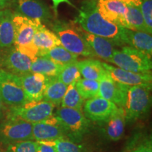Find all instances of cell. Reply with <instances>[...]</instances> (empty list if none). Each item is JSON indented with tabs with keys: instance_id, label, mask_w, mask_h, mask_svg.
<instances>
[{
	"instance_id": "obj_1",
	"label": "cell",
	"mask_w": 152,
	"mask_h": 152,
	"mask_svg": "<svg viewBox=\"0 0 152 152\" xmlns=\"http://www.w3.org/2000/svg\"><path fill=\"white\" fill-rule=\"evenodd\" d=\"M75 23L86 33L111 39L116 46H123L126 42V28L104 19L96 10L92 0L85 2L79 11Z\"/></svg>"
},
{
	"instance_id": "obj_2",
	"label": "cell",
	"mask_w": 152,
	"mask_h": 152,
	"mask_svg": "<svg viewBox=\"0 0 152 152\" xmlns=\"http://www.w3.org/2000/svg\"><path fill=\"white\" fill-rule=\"evenodd\" d=\"M54 33L57 35L61 45L70 52L86 57H94L90 45L85 39L83 30L77 28L73 23L56 21L52 26Z\"/></svg>"
},
{
	"instance_id": "obj_3",
	"label": "cell",
	"mask_w": 152,
	"mask_h": 152,
	"mask_svg": "<svg viewBox=\"0 0 152 152\" xmlns=\"http://www.w3.org/2000/svg\"><path fill=\"white\" fill-rule=\"evenodd\" d=\"M13 22L15 30V48L33 59H35L39 50L33 45V39L38 26L42 24V22L39 20L28 18L18 13L14 14Z\"/></svg>"
},
{
	"instance_id": "obj_4",
	"label": "cell",
	"mask_w": 152,
	"mask_h": 152,
	"mask_svg": "<svg viewBox=\"0 0 152 152\" xmlns=\"http://www.w3.org/2000/svg\"><path fill=\"white\" fill-rule=\"evenodd\" d=\"M54 115L70 140L80 142L90 132L91 122L85 116L83 111L60 107L56 109Z\"/></svg>"
},
{
	"instance_id": "obj_5",
	"label": "cell",
	"mask_w": 152,
	"mask_h": 152,
	"mask_svg": "<svg viewBox=\"0 0 152 152\" xmlns=\"http://www.w3.org/2000/svg\"><path fill=\"white\" fill-rule=\"evenodd\" d=\"M121 69L134 73H151V57L132 47L115 49L109 61Z\"/></svg>"
},
{
	"instance_id": "obj_6",
	"label": "cell",
	"mask_w": 152,
	"mask_h": 152,
	"mask_svg": "<svg viewBox=\"0 0 152 152\" xmlns=\"http://www.w3.org/2000/svg\"><path fill=\"white\" fill-rule=\"evenodd\" d=\"M150 91L144 87H128L123 107L126 123L134 122L147 114L151 104Z\"/></svg>"
},
{
	"instance_id": "obj_7",
	"label": "cell",
	"mask_w": 152,
	"mask_h": 152,
	"mask_svg": "<svg viewBox=\"0 0 152 152\" xmlns=\"http://www.w3.org/2000/svg\"><path fill=\"white\" fill-rule=\"evenodd\" d=\"M34 140L33 124L14 115L6 114V118L0 122V145Z\"/></svg>"
},
{
	"instance_id": "obj_8",
	"label": "cell",
	"mask_w": 152,
	"mask_h": 152,
	"mask_svg": "<svg viewBox=\"0 0 152 152\" xmlns=\"http://www.w3.org/2000/svg\"><path fill=\"white\" fill-rule=\"evenodd\" d=\"M0 97L10 108L20 106L28 102L19 82L18 75L0 68Z\"/></svg>"
},
{
	"instance_id": "obj_9",
	"label": "cell",
	"mask_w": 152,
	"mask_h": 152,
	"mask_svg": "<svg viewBox=\"0 0 152 152\" xmlns=\"http://www.w3.org/2000/svg\"><path fill=\"white\" fill-rule=\"evenodd\" d=\"M54 107V104L44 100L28 102L22 106L10 108L7 114L18 117L33 124L42 122L50 117L53 114Z\"/></svg>"
},
{
	"instance_id": "obj_10",
	"label": "cell",
	"mask_w": 152,
	"mask_h": 152,
	"mask_svg": "<svg viewBox=\"0 0 152 152\" xmlns=\"http://www.w3.org/2000/svg\"><path fill=\"white\" fill-rule=\"evenodd\" d=\"M107 73L114 81L126 86H140L151 90V73H134L102 63Z\"/></svg>"
},
{
	"instance_id": "obj_11",
	"label": "cell",
	"mask_w": 152,
	"mask_h": 152,
	"mask_svg": "<svg viewBox=\"0 0 152 152\" xmlns=\"http://www.w3.org/2000/svg\"><path fill=\"white\" fill-rule=\"evenodd\" d=\"M34 60L19 52L15 47H11L2 56L0 64L5 71L17 75H22L30 73Z\"/></svg>"
},
{
	"instance_id": "obj_12",
	"label": "cell",
	"mask_w": 152,
	"mask_h": 152,
	"mask_svg": "<svg viewBox=\"0 0 152 152\" xmlns=\"http://www.w3.org/2000/svg\"><path fill=\"white\" fill-rule=\"evenodd\" d=\"M117 107L113 102L97 96L87 99L85 102L83 112L85 116L90 121L102 123L109 118Z\"/></svg>"
},
{
	"instance_id": "obj_13",
	"label": "cell",
	"mask_w": 152,
	"mask_h": 152,
	"mask_svg": "<svg viewBox=\"0 0 152 152\" xmlns=\"http://www.w3.org/2000/svg\"><path fill=\"white\" fill-rule=\"evenodd\" d=\"M99 124L100 131L104 138L111 142L118 141L124 135L126 125L124 109L118 106L109 118Z\"/></svg>"
},
{
	"instance_id": "obj_14",
	"label": "cell",
	"mask_w": 152,
	"mask_h": 152,
	"mask_svg": "<svg viewBox=\"0 0 152 152\" xmlns=\"http://www.w3.org/2000/svg\"><path fill=\"white\" fill-rule=\"evenodd\" d=\"M48 77L42 74L33 73L18 75L19 82L28 102L42 100Z\"/></svg>"
},
{
	"instance_id": "obj_15",
	"label": "cell",
	"mask_w": 152,
	"mask_h": 152,
	"mask_svg": "<svg viewBox=\"0 0 152 152\" xmlns=\"http://www.w3.org/2000/svg\"><path fill=\"white\" fill-rule=\"evenodd\" d=\"M99 96L113 102L118 107H124L128 87L114 81L106 74L99 81Z\"/></svg>"
},
{
	"instance_id": "obj_16",
	"label": "cell",
	"mask_w": 152,
	"mask_h": 152,
	"mask_svg": "<svg viewBox=\"0 0 152 152\" xmlns=\"http://www.w3.org/2000/svg\"><path fill=\"white\" fill-rule=\"evenodd\" d=\"M95 7L101 16L108 21L125 27L128 7L118 0H95Z\"/></svg>"
},
{
	"instance_id": "obj_17",
	"label": "cell",
	"mask_w": 152,
	"mask_h": 152,
	"mask_svg": "<svg viewBox=\"0 0 152 152\" xmlns=\"http://www.w3.org/2000/svg\"><path fill=\"white\" fill-rule=\"evenodd\" d=\"M18 14L41 22H49L53 19L50 9L41 0H16Z\"/></svg>"
},
{
	"instance_id": "obj_18",
	"label": "cell",
	"mask_w": 152,
	"mask_h": 152,
	"mask_svg": "<svg viewBox=\"0 0 152 152\" xmlns=\"http://www.w3.org/2000/svg\"><path fill=\"white\" fill-rule=\"evenodd\" d=\"M83 35L85 39L90 45L95 56L109 61L112 54L115 50V43L111 39L86 33L83 30Z\"/></svg>"
},
{
	"instance_id": "obj_19",
	"label": "cell",
	"mask_w": 152,
	"mask_h": 152,
	"mask_svg": "<svg viewBox=\"0 0 152 152\" xmlns=\"http://www.w3.org/2000/svg\"><path fill=\"white\" fill-rule=\"evenodd\" d=\"M33 137L37 142L55 141L58 138L67 137L59 123H50L44 121L33 123Z\"/></svg>"
},
{
	"instance_id": "obj_20",
	"label": "cell",
	"mask_w": 152,
	"mask_h": 152,
	"mask_svg": "<svg viewBox=\"0 0 152 152\" xmlns=\"http://www.w3.org/2000/svg\"><path fill=\"white\" fill-rule=\"evenodd\" d=\"M14 14L9 9L0 11V47L8 48L14 44Z\"/></svg>"
},
{
	"instance_id": "obj_21",
	"label": "cell",
	"mask_w": 152,
	"mask_h": 152,
	"mask_svg": "<svg viewBox=\"0 0 152 152\" xmlns=\"http://www.w3.org/2000/svg\"><path fill=\"white\" fill-rule=\"evenodd\" d=\"M33 44L39 52L47 51L53 47L61 45L56 34L47 29L42 23L38 26L36 30L33 37Z\"/></svg>"
},
{
	"instance_id": "obj_22",
	"label": "cell",
	"mask_w": 152,
	"mask_h": 152,
	"mask_svg": "<svg viewBox=\"0 0 152 152\" xmlns=\"http://www.w3.org/2000/svg\"><path fill=\"white\" fill-rule=\"evenodd\" d=\"M67 85L56 77H49L47 80L42 100L50 102L55 106H60L61 102L67 90Z\"/></svg>"
},
{
	"instance_id": "obj_23",
	"label": "cell",
	"mask_w": 152,
	"mask_h": 152,
	"mask_svg": "<svg viewBox=\"0 0 152 152\" xmlns=\"http://www.w3.org/2000/svg\"><path fill=\"white\" fill-rule=\"evenodd\" d=\"M133 48L144 53L147 56L152 54L151 34L145 32L133 31L126 29V42Z\"/></svg>"
},
{
	"instance_id": "obj_24",
	"label": "cell",
	"mask_w": 152,
	"mask_h": 152,
	"mask_svg": "<svg viewBox=\"0 0 152 152\" xmlns=\"http://www.w3.org/2000/svg\"><path fill=\"white\" fill-rule=\"evenodd\" d=\"M77 66L80 75L85 79L99 81L107 74L103 64L96 59L87 58L77 61Z\"/></svg>"
},
{
	"instance_id": "obj_25",
	"label": "cell",
	"mask_w": 152,
	"mask_h": 152,
	"mask_svg": "<svg viewBox=\"0 0 152 152\" xmlns=\"http://www.w3.org/2000/svg\"><path fill=\"white\" fill-rule=\"evenodd\" d=\"M63 67L64 65L57 64L49 58L37 56L32 64L30 73H40L47 77H56Z\"/></svg>"
},
{
	"instance_id": "obj_26",
	"label": "cell",
	"mask_w": 152,
	"mask_h": 152,
	"mask_svg": "<svg viewBox=\"0 0 152 152\" xmlns=\"http://www.w3.org/2000/svg\"><path fill=\"white\" fill-rule=\"evenodd\" d=\"M37 56L45 57V58L52 60L53 61L57 64L64 66L77 62V58H78L77 55L70 52L61 45L53 47L47 51L39 52Z\"/></svg>"
},
{
	"instance_id": "obj_27",
	"label": "cell",
	"mask_w": 152,
	"mask_h": 152,
	"mask_svg": "<svg viewBox=\"0 0 152 152\" xmlns=\"http://www.w3.org/2000/svg\"><path fill=\"white\" fill-rule=\"evenodd\" d=\"M127 7L128 10L125 17L124 28L133 31H141L148 33L140 7L132 5H127Z\"/></svg>"
},
{
	"instance_id": "obj_28",
	"label": "cell",
	"mask_w": 152,
	"mask_h": 152,
	"mask_svg": "<svg viewBox=\"0 0 152 152\" xmlns=\"http://www.w3.org/2000/svg\"><path fill=\"white\" fill-rule=\"evenodd\" d=\"M75 83H73L67 87V90L61 102V107L71 108L83 111L85 99L80 95L75 87Z\"/></svg>"
},
{
	"instance_id": "obj_29",
	"label": "cell",
	"mask_w": 152,
	"mask_h": 152,
	"mask_svg": "<svg viewBox=\"0 0 152 152\" xmlns=\"http://www.w3.org/2000/svg\"><path fill=\"white\" fill-rule=\"evenodd\" d=\"M75 87L80 95L85 100L99 96V81L80 78L76 82Z\"/></svg>"
},
{
	"instance_id": "obj_30",
	"label": "cell",
	"mask_w": 152,
	"mask_h": 152,
	"mask_svg": "<svg viewBox=\"0 0 152 152\" xmlns=\"http://www.w3.org/2000/svg\"><path fill=\"white\" fill-rule=\"evenodd\" d=\"M77 62L64 65L56 77L68 86L81 78V75L77 66Z\"/></svg>"
},
{
	"instance_id": "obj_31",
	"label": "cell",
	"mask_w": 152,
	"mask_h": 152,
	"mask_svg": "<svg viewBox=\"0 0 152 152\" xmlns=\"http://www.w3.org/2000/svg\"><path fill=\"white\" fill-rule=\"evenodd\" d=\"M56 152H87L86 147L80 142L68 137L58 138L55 140Z\"/></svg>"
},
{
	"instance_id": "obj_32",
	"label": "cell",
	"mask_w": 152,
	"mask_h": 152,
	"mask_svg": "<svg viewBox=\"0 0 152 152\" xmlns=\"http://www.w3.org/2000/svg\"><path fill=\"white\" fill-rule=\"evenodd\" d=\"M5 152H37L38 142L35 140H26L4 146Z\"/></svg>"
},
{
	"instance_id": "obj_33",
	"label": "cell",
	"mask_w": 152,
	"mask_h": 152,
	"mask_svg": "<svg viewBox=\"0 0 152 152\" xmlns=\"http://www.w3.org/2000/svg\"><path fill=\"white\" fill-rule=\"evenodd\" d=\"M148 33H152V0H142L140 7Z\"/></svg>"
},
{
	"instance_id": "obj_34",
	"label": "cell",
	"mask_w": 152,
	"mask_h": 152,
	"mask_svg": "<svg viewBox=\"0 0 152 152\" xmlns=\"http://www.w3.org/2000/svg\"><path fill=\"white\" fill-rule=\"evenodd\" d=\"M125 152H152V142L151 139H144L138 144L137 147H133L130 151Z\"/></svg>"
},
{
	"instance_id": "obj_35",
	"label": "cell",
	"mask_w": 152,
	"mask_h": 152,
	"mask_svg": "<svg viewBox=\"0 0 152 152\" xmlns=\"http://www.w3.org/2000/svg\"><path fill=\"white\" fill-rule=\"evenodd\" d=\"M52 1L53 3V11H54L55 14V16H58V7L61 3H66L69 6H71V7L75 8V6L70 1V0H52Z\"/></svg>"
},
{
	"instance_id": "obj_36",
	"label": "cell",
	"mask_w": 152,
	"mask_h": 152,
	"mask_svg": "<svg viewBox=\"0 0 152 152\" xmlns=\"http://www.w3.org/2000/svg\"><path fill=\"white\" fill-rule=\"evenodd\" d=\"M37 152H56L55 146H49L38 142Z\"/></svg>"
},
{
	"instance_id": "obj_37",
	"label": "cell",
	"mask_w": 152,
	"mask_h": 152,
	"mask_svg": "<svg viewBox=\"0 0 152 152\" xmlns=\"http://www.w3.org/2000/svg\"><path fill=\"white\" fill-rule=\"evenodd\" d=\"M92 1H95V0H92ZM118 1L125 4L126 5L135 6L137 7H140L142 2V0H118Z\"/></svg>"
},
{
	"instance_id": "obj_38",
	"label": "cell",
	"mask_w": 152,
	"mask_h": 152,
	"mask_svg": "<svg viewBox=\"0 0 152 152\" xmlns=\"http://www.w3.org/2000/svg\"><path fill=\"white\" fill-rule=\"evenodd\" d=\"M6 111H7V109H6L5 104L3 103L2 100H1V97H0V122L4 119L5 115H6Z\"/></svg>"
},
{
	"instance_id": "obj_39",
	"label": "cell",
	"mask_w": 152,
	"mask_h": 152,
	"mask_svg": "<svg viewBox=\"0 0 152 152\" xmlns=\"http://www.w3.org/2000/svg\"><path fill=\"white\" fill-rule=\"evenodd\" d=\"M7 1L8 0H0V9L3 8L6 5V4H7Z\"/></svg>"
},
{
	"instance_id": "obj_40",
	"label": "cell",
	"mask_w": 152,
	"mask_h": 152,
	"mask_svg": "<svg viewBox=\"0 0 152 152\" xmlns=\"http://www.w3.org/2000/svg\"><path fill=\"white\" fill-rule=\"evenodd\" d=\"M0 152H5L4 149L3 148L1 147V145H0Z\"/></svg>"
},
{
	"instance_id": "obj_41",
	"label": "cell",
	"mask_w": 152,
	"mask_h": 152,
	"mask_svg": "<svg viewBox=\"0 0 152 152\" xmlns=\"http://www.w3.org/2000/svg\"></svg>"
}]
</instances>
